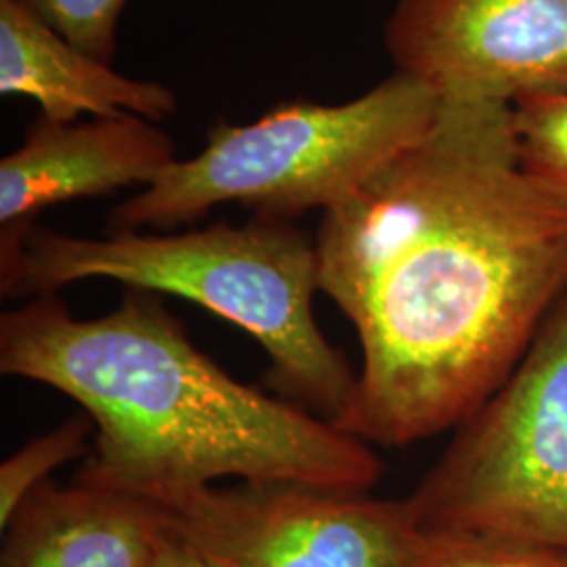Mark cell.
<instances>
[{
    "instance_id": "obj_9",
    "label": "cell",
    "mask_w": 567,
    "mask_h": 567,
    "mask_svg": "<svg viewBox=\"0 0 567 567\" xmlns=\"http://www.w3.org/2000/svg\"><path fill=\"white\" fill-rule=\"evenodd\" d=\"M2 529L0 567H152L171 524L140 498L47 482Z\"/></svg>"
},
{
    "instance_id": "obj_6",
    "label": "cell",
    "mask_w": 567,
    "mask_h": 567,
    "mask_svg": "<svg viewBox=\"0 0 567 567\" xmlns=\"http://www.w3.org/2000/svg\"><path fill=\"white\" fill-rule=\"evenodd\" d=\"M166 513L213 567H408L421 534L405 498L297 484L210 486Z\"/></svg>"
},
{
    "instance_id": "obj_2",
    "label": "cell",
    "mask_w": 567,
    "mask_h": 567,
    "mask_svg": "<svg viewBox=\"0 0 567 567\" xmlns=\"http://www.w3.org/2000/svg\"><path fill=\"white\" fill-rule=\"evenodd\" d=\"M0 372L81 405L95 425L74 484L164 511L225 477L365 494L383 477L370 444L227 374L156 292L126 288L100 318L60 295L0 316Z\"/></svg>"
},
{
    "instance_id": "obj_14",
    "label": "cell",
    "mask_w": 567,
    "mask_h": 567,
    "mask_svg": "<svg viewBox=\"0 0 567 567\" xmlns=\"http://www.w3.org/2000/svg\"><path fill=\"white\" fill-rule=\"evenodd\" d=\"M82 51L112 61L122 9L128 0H21Z\"/></svg>"
},
{
    "instance_id": "obj_7",
    "label": "cell",
    "mask_w": 567,
    "mask_h": 567,
    "mask_svg": "<svg viewBox=\"0 0 567 567\" xmlns=\"http://www.w3.org/2000/svg\"><path fill=\"white\" fill-rule=\"evenodd\" d=\"M386 47L398 72L442 102L564 93L567 0H402Z\"/></svg>"
},
{
    "instance_id": "obj_10",
    "label": "cell",
    "mask_w": 567,
    "mask_h": 567,
    "mask_svg": "<svg viewBox=\"0 0 567 567\" xmlns=\"http://www.w3.org/2000/svg\"><path fill=\"white\" fill-rule=\"evenodd\" d=\"M0 93L34 100L42 118L53 122H76L82 114L163 121L177 107L168 86L114 72L21 0H0Z\"/></svg>"
},
{
    "instance_id": "obj_13",
    "label": "cell",
    "mask_w": 567,
    "mask_h": 567,
    "mask_svg": "<svg viewBox=\"0 0 567 567\" xmlns=\"http://www.w3.org/2000/svg\"><path fill=\"white\" fill-rule=\"evenodd\" d=\"M93 426L86 414L72 416L53 431L28 442L0 465V527L11 522L34 489L49 482L55 468L89 454Z\"/></svg>"
},
{
    "instance_id": "obj_1",
    "label": "cell",
    "mask_w": 567,
    "mask_h": 567,
    "mask_svg": "<svg viewBox=\"0 0 567 567\" xmlns=\"http://www.w3.org/2000/svg\"><path fill=\"white\" fill-rule=\"evenodd\" d=\"M313 243L362 349L337 425L365 444L461 425L567 292V204L522 168L508 103L442 102Z\"/></svg>"
},
{
    "instance_id": "obj_8",
    "label": "cell",
    "mask_w": 567,
    "mask_h": 567,
    "mask_svg": "<svg viewBox=\"0 0 567 567\" xmlns=\"http://www.w3.org/2000/svg\"><path fill=\"white\" fill-rule=\"evenodd\" d=\"M175 161L171 137L135 114L81 124L41 116L0 161V236L20 234L58 204L147 187Z\"/></svg>"
},
{
    "instance_id": "obj_5",
    "label": "cell",
    "mask_w": 567,
    "mask_h": 567,
    "mask_svg": "<svg viewBox=\"0 0 567 567\" xmlns=\"http://www.w3.org/2000/svg\"><path fill=\"white\" fill-rule=\"evenodd\" d=\"M408 496L421 529L567 553V292L519 362Z\"/></svg>"
},
{
    "instance_id": "obj_12",
    "label": "cell",
    "mask_w": 567,
    "mask_h": 567,
    "mask_svg": "<svg viewBox=\"0 0 567 567\" xmlns=\"http://www.w3.org/2000/svg\"><path fill=\"white\" fill-rule=\"evenodd\" d=\"M408 567H567V553L494 534L421 529Z\"/></svg>"
},
{
    "instance_id": "obj_15",
    "label": "cell",
    "mask_w": 567,
    "mask_h": 567,
    "mask_svg": "<svg viewBox=\"0 0 567 567\" xmlns=\"http://www.w3.org/2000/svg\"><path fill=\"white\" fill-rule=\"evenodd\" d=\"M171 524V522H168ZM152 567H213L171 527L161 543Z\"/></svg>"
},
{
    "instance_id": "obj_4",
    "label": "cell",
    "mask_w": 567,
    "mask_h": 567,
    "mask_svg": "<svg viewBox=\"0 0 567 567\" xmlns=\"http://www.w3.org/2000/svg\"><path fill=\"white\" fill-rule=\"evenodd\" d=\"M440 105L435 91L398 72L353 102H286L250 124H221L200 154L112 208L107 229H171L229 203L282 221L324 213L421 140Z\"/></svg>"
},
{
    "instance_id": "obj_11",
    "label": "cell",
    "mask_w": 567,
    "mask_h": 567,
    "mask_svg": "<svg viewBox=\"0 0 567 567\" xmlns=\"http://www.w3.org/2000/svg\"><path fill=\"white\" fill-rule=\"evenodd\" d=\"M511 124L522 168L567 204V91L513 103Z\"/></svg>"
},
{
    "instance_id": "obj_3",
    "label": "cell",
    "mask_w": 567,
    "mask_h": 567,
    "mask_svg": "<svg viewBox=\"0 0 567 567\" xmlns=\"http://www.w3.org/2000/svg\"><path fill=\"white\" fill-rule=\"evenodd\" d=\"M182 297L243 328L269 358L267 379L292 404L337 423L358 374L320 330L313 297L320 261L292 221L255 217L183 234L70 236L42 225L0 236V292L58 295L82 280Z\"/></svg>"
}]
</instances>
